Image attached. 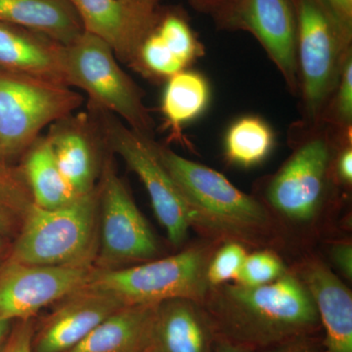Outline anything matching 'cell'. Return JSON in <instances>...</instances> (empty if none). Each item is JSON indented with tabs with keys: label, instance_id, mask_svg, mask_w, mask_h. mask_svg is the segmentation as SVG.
<instances>
[{
	"label": "cell",
	"instance_id": "cell-1",
	"mask_svg": "<svg viewBox=\"0 0 352 352\" xmlns=\"http://www.w3.org/2000/svg\"><path fill=\"white\" fill-rule=\"evenodd\" d=\"M201 307L217 339L254 352L322 336L311 294L294 271L264 286L212 287Z\"/></svg>",
	"mask_w": 352,
	"mask_h": 352
},
{
	"label": "cell",
	"instance_id": "cell-2",
	"mask_svg": "<svg viewBox=\"0 0 352 352\" xmlns=\"http://www.w3.org/2000/svg\"><path fill=\"white\" fill-rule=\"evenodd\" d=\"M155 149L192 215L195 228L215 243L235 241L263 247L274 235L270 210L219 173L185 159L155 141Z\"/></svg>",
	"mask_w": 352,
	"mask_h": 352
},
{
	"label": "cell",
	"instance_id": "cell-3",
	"mask_svg": "<svg viewBox=\"0 0 352 352\" xmlns=\"http://www.w3.org/2000/svg\"><path fill=\"white\" fill-rule=\"evenodd\" d=\"M298 20V94L302 122L321 124L329 101L352 56V28L344 24L325 0H293Z\"/></svg>",
	"mask_w": 352,
	"mask_h": 352
},
{
	"label": "cell",
	"instance_id": "cell-4",
	"mask_svg": "<svg viewBox=\"0 0 352 352\" xmlns=\"http://www.w3.org/2000/svg\"><path fill=\"white\" fill-rule=\"evenodd\" d=\"M296 148L266 185L268 208L296 224H307L320 214L330 196L333 157L352 133L342 134L321 122L314 127L294 126Z\"/></svg>",
	"mask_w": 352,
	"mask_h": 352
},
{
	"label": "cell",
	"instance_id": "cell-5",
	"mask_svg": "<svg viewBox=\"0 0 352 352\" xmlns=\"http://www.w3.org/2000/svg\"><path fill=\"white\" fill-rule=\"evenodd\" d=\"M99 245V190L64 207L32 205L9 259L43 266H94Z\"/></svg>",
	"mask_w": 352,
	"mask_h": 352
},
{
	"label": "cell",
	"instance_id": "cell-6",
	"mask_svg": "<svg viewBox=\"0 0 352 352\" xmlns=\"http://www.w3.org/2000/svg\"><path fill=\"white\" fill-rule=\"evenodd\" d=\"M214 243L190 245L168 258L129 267H94L87 285L115 296L124 305H159L173 298L203 305L210 289L207 270L217 249Z\"/></svg>",
	"mask_w": 352,
	"mask_h": 352
},
{
	"label": "cell",
	"instance_id": "cell-7",
	"mask_svg": "<svg viewBox=\"0 0 352 352\" xmlns=\"http://www.w3.org/2000/svg\"><path fill=\"white\" fill-rule=\"evenodd\" d=\"M67 85L89 96V104L120 118L127 126L146 138L154 136V120L144 104V92L120 68L107 43L83 32L64 46Z\"/></svg>",
	"mask_w": 352,
	"mask_h": 352
},
{
	"label": "cell",
	"instance_id": "cell-8",
	"mask_svg": "<svg viewBox=\"0 0 352 352\" xmlns=\"http://www.w3.org/2000/svg\"><path fill=\"white\" fill-rule=\"evenodd\" d=\"M82 103L63 83L0 69V162L17 164L44 129Z\"/></svg>",
	"mask_w": 352,
	"mask_h": 352
},
{
	"label": "cell",
	"instance_id": "cell-9",
	"mask_svg": "<svg viewBox=\"0 0 352 352\" xmlns=\"http://www.w3.org/2000/svg\"><path fill=\"white\" fill-rule=\"evenodd\" d=\"M88 107L99 127L104 145L110 153L119 155L138 176L168 240L175 247H180L192 228V215L179 189L157 157L154 139L134 131L107 111Z\"/></svg>",
	"mask_w": 352,
	"mask_h": 352
},
{
	"label": "cell",
	"instance_id": "cell-10",
	"mask_svg": "<svg viewBox=\"0 0 352 352\" xmlns=\"http://www.w3.org/2000/svg\"><path fill=\"white\" fill-rule=\"evenodd\" d=\"M99 190V245L94 267L115 270L153 261L160 254L156 235L106 155Z\"/></svg>",
	"mask_w": 352,
	"mask_h": 352
},
{
	"label": "cell",
	"instance_id": "cell-11",
	"mask_svg": "<svg viewBox=\"0 0 352 352\" xmlns=\"http://www.w3.org/2000/svg\"><path fill=\"white\" fill-rule=\"evenodd\" d=\"M214 21L220 29L248 32L258 39L289 91L298 95V20L293 0H232Z\"/></svg>",
	"mask_w": 352,
	"mask_h": 352
},
{
	"label": "cell",
	"instance_id": "cell-12",
	"mask_svg": "<svg viewBox=\"0 0 352 352\" xmlns=\"http://www.w3.org/2000/svg\"><path fill=\"white\" fill-rule=\"evenodd\" d=\"M94 266H43L8 261L0 267V318L32 320L43 307L82 288Z\"/></svg>",
	"mask_w": 352,
	"mask_h": 352
},
{
	"label": "cell",
	"instance_id": "cell-13",
	"mask_svg": "<svg viewBox=\"0 0 352 352\" xmlns=\"http://www.w3.org/2000/svg\"><path fill=\"white\" fill-rule=\"evenodd\" d=\"M48 129L46 138L69 186L78 196L94 191L103 164L101 148L105 147L94 117L89 112H75Z\"/></svg>",
	"mask_w": 352,
	"mask_h": 352
},
{
	"label": "cell",
	"instance_id": "cell-14",
	"mask_svg": "<svg viewBox=\"0 0 352 352\" xmlns=\"http://www.w3.org/2000/svg\"><path fill=\"white\" fill-rule=\"evenodd\" d=\"M124 303L112 295L83 286L62 298L34 335V352H65L82 342Z\"/></svg>",
	"mask_w": 352,
	"mask_h": 352
},
{
	"label": "cell",
	"instance_id": "cell-15",
	"mask_svg": "<svg viewBox=\"0 0 352 352\" xmlns=\"http://www.w3.org/2000/svg\"><path fill=\"white\" fill-rule=\"evenodd\" d=\"M311 294L326 352H352V295L329 266L309 258L294 271Z\"/></svg>",
	"mask_w": 352,
	"mask_h": 352
},
{
	"label": "cell",
	"instance_id": "cell-16",
	"mask_svg": "<svg viewBox=\"0 0 352 352\" xmlns=\"http://www.w3.org/2000/svg\"><path fill=\"white\" fill-rule=\"evenodd\" d=\"M69 2L78 13L83 31L103 39L118 59L138 69L139 50L156 22L143 19L122 0Z\"/></svg>",
	"mask_w": 352,
	"mask_h": 352
},
{
	"label": "cell",
	"instance_id": "cell-17",
	"mask_svg": "<svg viewBox=\"0 0 352 352\" xmlns=\"http://www.w3.org/2000/svg\"><path fill=\"white\" fill-rule=\"evenodd\" d=\"M64 44L21 25L0 22V69L67 85Z\"/></svg>",
	"mask_w": 352,
	"mask_h": 352
},
{
	"label": "cell",
	"instance_id": "cell-18",
	"mask_svg": "<svg viewBox=\"0 0 352 352\" xmlns=\"http://www.w3.org/2000/svg\"><path fill=\"white\" fill-rule=\"evenodd\" d=\"M215 339L200 303L173 298L157 305L153 352H214Z\"/></svg>",
	"mask_w": 352,
	"mask_h": 352
},
{
	"label": "cell",
	"instance_id": "cell-19",
	"mask_svg": "<svg viewBox=\"0 0 352 352\" xmlns=\"http://www.w3.org/2000/svg\"><path fill=\"white\" fill-rule=\"evenodd\" d=\"M157 305H124L65 352H151Z\"/></svg>",
	"mask_w": 352,
	"mask_h": 352
},
{
	"label": "cell",
	"instance_id": "cell-20",
	"mask_svg": "<svg viewBox=\"0 0 352 352\" xmlns=\"http://www.w3.org/2000/svg\"><path fill=\"white\" fill-rule=\"evenodd\" d=\"M0 22L43 32L64 45L85 32L69 0H0Z\"/></svg>",
	"mask_w": 352,
	"mask_h": 352
},
{
	"label": "cell",
	"instance_id": "cell-21",
	"mask_svg": "<svg viewBox=\"0 0 352 352\" xmlns=\"http://www.w3.org/2000/svg\"><path fill=\"white\" fill-rule=\"evenodd\" d=\"M34 204L45 210L64 207L78 198L62 175L50 141L41 136L21 157L19 163Z\"/></svg>",
	"mask_w": 352,
	"mask_h": 352
},
{
	"label": "cell",
	"instance_id": "cell-22",
	"mask_svg": "<svg viewBox=\"0 0 352 352\" xmlns=\"http://www.w3.org/2000/svg\"><path fill=\"white\" fill-rule=\"evenodd\" d=\"M210 97V83L198 72L184 69L168 78L162 98V112L173 138L183 140V126L207 111Z\"/></svg>",
	"mask_w": 352,
	"mask_h": 352
},
{
	"label": "cell",
	"instance_id": "cell-23",
	"mask_svg": "<svg viewBox=\"0 0 352 352\" xmlns=\"http://www.w3.org/2000/svg\"><path fill=\"white\" fill-rule=\"evenodd\" d=\"M275 136L265 120L256 116H245L229 127L224 140V153L229 163L240 168L258 166L270 156Z\"/></svg>",
	"mask_w": 352,
	"mask_h": 352
},
{
	"label": "cell",
	"instance_id": "cell-24",
	"mask_svg": "<svg viewBox=\"0 0 352 352\" xmlns=\"http://www.w3.org/2000/svg\"><path fill=\"white\" fill-rule=\"evenodd\" d=\"M32 205L19 164L0 162V237L15 240Z\"/></svg>",
	"mask_w": 352,
	"mask_h": 352
},
{
	"label": "cell",
	"instance_id": "cell-25",
	"mask_svg": "<svg viewBox=\"0 0 352 352\" xmlns=\"http://www.w3.org/2000/svg\"><path fill=\"white\" fill-rule=\"evenodd\" d=\"M153 29L171 53L187 68L205 55V46L192 29L184 14L176 10L166 12L160 10Z\"/></svg>",
	"mask_w": 352,
	"mask_h": 352
},
{
	"label": "cell",
	"instance_id": "cell-26",
	"mask_svg": "<svg viewBox=\"0 0 352 352\" xmlns=\"http://www.w3.org/2000/svg\"><path fill=\"white\" fill-rule=\"evenodd\" d=\"M186 69L187 67L171 53L157 32L152 29L139 50L136 71L145 76L168 80Z\"/></svg>",
	"mask_w": 352,
	"mask_h": 352
},
{
	"label": "cell",
	"instance_id": "cell-27",
	"mask_svg": "<svg viewBox=\"0 0 352 352\" xmlns=\"http://www.w3.org/2000/svg\"><path fill=\"white\" fill-rule=\"evenodd\" d=\"M289 272L282 258L270 250H258L248 254L235 284L247 287L264 286L276 281Z\"/></svg>",
	"mask_w": 352,
	"mask_h": 352
},
{
	"label": "cell",
	"instance_id": "cell-28",
	"mask_svg": "<svg viewBox=\"0 0 352 352\" xmlns=\"http://www.w3.org/2000/svg\"><path fill=\"white\" fill-rule=\"evenodd\" d=\"M321 122L340 133H352V56L347 60Z\"/></svg>",
	"mask_w": 352,
	"mask_h": 352
},
{
	"label": "cell",
	"instance_id": "cell-29",
	"mask_svg": "<svg viewBox=\"0 0 352 352\" xmlns=\"http://www.w3.org/2000/svg\"><path fill=\"white\" fill-rule=\"evenodd\" d=\"M247 247L235 241H227L217 248L208 263L207 280L210 288L235 282L245 256Z\"/></svg>",
	"mask_w": 352,
	"mask_h": 352
},
{
	"label": "cell",
	"instance_id": "cell-30",
	"mask_svg": "<svg viewBox=\"0 0 352 352\" xmlns=\"http://www.w3.org/2000/svg\"><path fill=\"white\" fill-rule=\"evenodd\" d=\"M34 335L32 320L14 322L8 337L0 347V352H34Z\"/></svg>",
	"mask_w": 352,
	"mask_h": 352
},
{
	"label": "cell",
	"instance_id": "cell-31",
	"mask_svg": "<svg viewBox=\"0 0 352 352\" xmlns=\"http://www.w3.org/2000/svg\"><path fill=\"white\" fill-rule=\"evenodd\" d=\"M333 175L337 184L351 187L352 184V139L342 142L333 157Z\"/></svg>",
	"mask_w": 352,
	"mask_h": 352
},
{
	"label": "cell",
	"instance_id": "cell-32",
	"mask_svg": "<svg viewBox=\"0 0 352 352\" xmlns=\"http://www.w3.org/2000/svg\"><path fill=\"white\" fill-rule=\"evenodd\" d=\"M258 352H326L322 336H307L285 342L283 344Z\"/></svg>",
	"mask_w": 352,
	"mask_h": 352
},
{
	"label": "cell",
	"instance_id": "cell-33",
	"mask_svg": "<svg viewBox=\"0 0 352 352\" xmlns=\"http://www.w3.org/2000/svg\"><path fill=\"white\" fill-rule=\"evenodd\" d=\"M331 258L340 272L351 281L352 247L351 243H338L331 250Z\"/></svg>",
	"mask_w": 352,
	"mask_h": 352
},
{
	"label": "cell",
	"instance_id": "cell-34",
	"mask_svg": "<svg viewBox=\"0 0 352 352\" xmlns=\"http://www.w3.org/2000/svg\"><path fill=\"white\" fill-rule=\"evenodd\" d=\"M127 4L132 10L135 11L139 16L148 21V22H156L159 15V0H122Z\"/></svg>",
	"mask_w": 352,
	"mask_h": 352
},
{
	"label": "cell",
	"instance_id": "cell-35",
	"mask_svg": "<svg viewBox=\"0 0 352 352\" xmlns=\"http://www.w3.org/2000/svg\"><path fill=\"white\" fill-rule=\"evenodd\" d=\"M231 1L232 0H190L197 10L208 14L214 19Z\"/></svg>",
	"mask_w": 352,
	"mask_h": 352
},
{
	"label": "cell",
	"instance_id": "cell-36",
	"mask_svg": "<svg viewBox=\"0 0 352 352\" xmlns=\"http://www.w3.org/2000/svg\"><path fill=\"white\" fill-rule=\"evenodd\" d=\"M344 24L352 28V0H325Z\"/></svg>",
	"mask_w": 352,
	"mask_h": 352
},
{
	"label": "cell",
	"instance_id": "cell-37",
	"mask_svg": "<svg viewBox=\"0 0 352 352\" xmlns=\"http://www.w3.org/2000/svg\"><path fill=\"white\" fill-rule=\"evenodd\" d=\"M214 352H254L243 347L234 346L230 342H226L221 339H215Z\"/></svg>",
	"mask_w": 352,
	"mask_h": 352
},
{
	"label": "cell",
	"instance_id": "cell-38",
	"mask_svg": "<svg viewBox=\"0 0 352 352\" xmlns=\"http://www.w3.org/2000/svg\"><path fill=\"white\" fill-rule=\"evenodd\" d=\"M13 241L0 237V267L8 261L12 249Z\"/></svg>",
	"mask_w": 352,
	"mask_h": 352
},
{
	"label": "cell",
	"instance_id": "cell-39",
	"mask_svg": "<svg viewBox=\"0 0 352 352\" xmlns=\"http://www.w3.org/2000/svg\"><path fill=\"white\" fill-rule=\"evenodd\" d=\"M15 321L7 320V319L0 318V347H1L3 342H6L11 329L13 327V324Z\"/></svg>",
	"mask_w": 352,
	"mask_h": 352
},
{
	"label": "cell",
	"instance_id": "cell-40",
	"mask_svg": "<svg viewBox=\"0 0 352 352\" xmlns=\"http://www.w3.org/2000/svg\"><path fill=\"white\" fill-rule=\"evenodd\" d=\"M151 352H153V351Z\"/></svg>",
	"mask_w": 352,
	"mask_h": 352
}]
</instances>
